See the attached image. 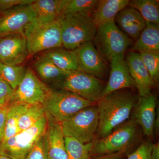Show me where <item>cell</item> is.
I'll return each instance as SVG.
<instances>
[{"label": "cell", "mask_w": 159, "mask_h": 159, "mask_svg": "<svg viewBox=\"0 0 159 159\" xmlns=\"http://www.w3.org/2000/svg\"><path fill=\"white\" fill-rule=\"evenodd\" d=\"M139 125L133 119L122 123L106 136L93 142L91 154L104 155L124 152L137 142Z\"/></svg>", "instance_id": "4"}, {"label": "cell", "mask_w": 159, "mask_h": 159, "mask_svg": "<svg viewBox=\"0 0 159 159\" xmlns=\"http://www.w3.org/2000/svg\"><path fill=\"white\" fill-rule=\"evenodd\" d=\"M132 90L115 91L97 101L99 125L96 136L98 139L106 136L129 119L139 98Z\"/></svg>", "instance_id": "1"}, {"label": "cell", "mask_w": 159, "mask_h": 159, "mask_svg": "<svg viewBox=\"0 0 159 159\" xmlns=\"http://www.w3.org/2000/svg\"><path fill=\"white\" fill-rule=\"evenodd\" d=\"M159 129V107L157 106L156 109V114L155 119L154 122V133H158Z\"/></svg>", "instance_id": "38"}, {"label": "cell", "mask_w": 159, "mask_h": 159, "mask_svg": "<svg viewBox=\"0 0 159 159\" xmlns=\"http://www.w3.org/2000/svg\"><path fill=\"white\" fill-rule=\"evenodd\" d=\"M24 34L29 54L62 47L61 27L58 19L42 25H30Z\"/></svg>", "instance_id": "8"}, {"label": "cell", "mask_w": 159, "mask_h": 159, "mask_svg": "<svg viewBox=\"0 0 159 159\" xmlns=\"http://www.w3.org/2000/svg\"><path fill=\"white\" fill-rule=\"evenodd\" d=\"M99 2V1L97 0H68L61 15L69 13H84L92 16Z\"/></svg>", "instance_id": "29"}, {"label": "cell", "mask_w": 159, "mask_h": 159, "mask_svg": "<svg viewBox=\"0 0 159 159\" xmlns=\"http://www.w3.org/2000/svg\"><path fill=\"white\" fill-rule=\"evenodd\" d=\"M26 159H48L46 134L38 140L29 152Z\"/></svg>", "instance_id": "31"}, {"label": "cell", "mask_w": 159, "mask_h": 159, "mask_svg": "<svg viewBox=\"0 0 159 159\" xmlns=\"http://www.w3.org/2000/svg\"><path fill=\"white\" fill-rule=\"evenodd\" d=\"M73 51L80 70L99 79L105 77L107 71L106 63L93 41L84 43Z\"/></svg>", "instance_id": "12"}, {"label": "cell", "mask_w": 159, "mask_h": 159, "mask_svg": "<svg viewBox=\"0 0 159 159\" xmlns=\"http://www.w3.org/2000/svg\"><path fill=\"white\" fill-rule=\"evenodd\" d=\"M65 144L69 159H88L93 148V142L84 143L70 137H65Z\"/></svg>", "instance_id": "26"}, {"label": "cell", "mask_w": 159, "mask_h": 159, "mask_svg": "<svg viewBox=\"0 0 159 159\" xmlns=\"http://www.w3.org/2000/svg\"><path fill=\"white\" fill-rule=\"evenodd\" d=\"M34 0H0V11L6 10L20 5H30Z\"/></svg>", "instance_id": "34"}, {"label": "cell", "mask_w": 159, "mask_h": 159, "mask_svg": "<svg viewBox=\"0 0 159 159\" xmlns=\"http://www.w3.org/2000/svg\"><path fill=\"white\" fill-rule=\"evenodd\" d=\"M139 54L151 78L157 83L159 77V51H141Z\"/></svg>", "instance_id": "30"}, {"label": "cell", "mask_w": 159, "mask_h": 159, "mask_svg": "<svg viewBox=\"0 0 159 159\" xmlns=\"http://www.w3.org/2000/svg\"><path fill=\"white\" fill-rule=\"evenodd\" d=\"M34 66L40 77L47 81L62 80L70 73L58 68L43 54L34 61Z\"/></svg>", "instance_id": "23"}, {"label": "cell", "mask_w": 159, "mask_h": 159, "mask_svg": "<svg viewBox=\"0 0 159 159\" xmlns=\"http://www.w3.org/2000/svg\"><path fill=\"white\" fill-rule=\"evenodd\" d=\"M153 144L150 141L142 142L127 159H151Z\"/></svg>", "instance_id": "32"}, {"label": "cell", "mask_w": 159, "mask_h": 159, "mask_svg": "<svg viewBox=\"0 0 159 159\" xmlns=\"http://www.w3.org/2000/svg\"><path fill=\"white\" fill-rule=\"evenodd\" d=\"M110 61L109 78L102 91L101 98L115 91L124 89H133L135 88L124 56H116Z\"/></svg>", "instance_id": "14"}, {"label": "cell", "mask_w": 159, "mask_h": 159, "mask_svg": "<svg viewBox=\"0 0 159 159\" xmlns=\"http://www.w3.org/2000/svg\"><path fill=\"white\" fill-rule=\"evenodd\" d=\"M96 104L74 93L63 90H52L43 106L46 116L60 123L83 109Z\"/></svg>", "instance_id": "3"}, {"label": "cell", "mask_w": 159, "mask_h": 159, "mask_svg": "<svg viewBox=\"0 0 159 159\" xmlns=\"http://www.w3.org/2000/svg\"><path fill=\"white\" fill-rule=\"evenodd\" d=\"M115 21L125 33L134 40L139 37L146 25V21L139 11L129 6L119 11Z\"/></svg>", "instance_id": "19"}, {"label": "cell", "mask_w": 159, "mask_h": 159, "mask_svg": "<svg viewBox=\"0 0 159 159\" xmlns=\"http://www.w3.org/2000/svg\"><path fill=\"white\" fill-rule=\"evenodd\" d=\"M10 105V103L0 105V145L2 142L4 137L6 115Z\"/></svg>", "instance_id": "35"}, {"label": "cell", "mask_w": 159, "mask_h": 159, "mask_svg": "<svg viewBox=\"0 0 159 159\" xmlns=\"http://www.w3.org/2000/svg\"><path fill=\"white\" fill-rule=\"evenodd\" d=\"M29 105L19 102L10 103L6 115L4 137L1 144L19 132L18 127L19 119L21 115L25 111Z\"/></svg>", "instance_id": "24"}, {"label": "cell", "mask_w": 159, "mask_h": 159, "mask_svg": "<svg viewBox=\"0 0 159 159\" xmlns=\"http://www.w3.org/2000/svg\"><path fill=\"white\" fill-rule=\"evenodd\" d=\"M29 54L25 35L13 34L0 38V62L18 65Z\"/></svg>", "instance_id": "13"}, {"label": "cell", "mask_w": 159, "mask_h": 159, "mask_svg": "<svg viewBox=\"0 0 159 159\" xmlns=\"http://www.w3.org/2000/svg\"><path fill=\"white\" fill-rule=\"evenodd\" d=\"M129 0H101L92 17L97 27L115 21L119 11L128 6Z\"/></svg>", "instance_id": "20"}, {"label": "cell", "mask_w": 159, "mask_h": 159, "mask_svg": "<svg viewBox=\"0 0 159 159\" xmlns=\"http://www.w3.org/2000/svg\"><path fill=\"white\" fill-rule=\"evenodd\" d=\"M43 55L62 70L70 73L80 70L77 57L73 51L57 48L45 52Z\"/></svg>", "instance_id": "22"}, {"label": "cell", "mask_w": 159, "mask_h": 159, "mask_svg": "<svg viewBox=\"0 0 159 159\" xmlns=\"http://www.w3.org/2000/svg\"><path fill=\"white\" fill-rule=\"evenodd\" d=\"M36 14L30 5H20L3 11L0 16V38L13 34L25 35Z\"/></svg>", "instance_id": "11"}, {"label": "cell", "mask_w": 159, "mask_h": 159, "mask_svg": "<svg viewBox=\"0 0 159 159\" xmlns=\"http://www.w3.org/2000/svg\"><path fill=\"white\" fill-rule=\"evenodd\" d=\"M60 124L65 137H73L84 143L93 142L99 125L97 106L83 109Z\"/></svg>", "instance_id": "6"}, {"label": "cell", "mask_w": 159, "mask_h": 159, "mask_svg": "<svg viewBox=\"0 0 159 159\" xmlns=\"http://www.w3.org/2000/svg\"><path fill=\"white\" fill-rule=\"evenodd\" d=\"M26 70L27 69L19 65H11L0 62V77L14 90L21 82Z\"/></svg>", "instance_id": "27"}, {"label": "cell", "mask_w": 159, "mask_h": 159, "mask_svg": "<svg viewBox=\"0 0 159 159\" xmlns=\"http://www.w3.org/2000/svg\"><path fill=\"white\" fill-rule=\"evenodd\" d=\"M0 159H11L8 157L0 154Z\"/></svg>", "instance_id": "39"}, {"label": "cell", "mask_w": 159, "mask_h": 159, "mask_svg": "<svg viewBox=\"0 0 159 159\" xmlns=\"http://www.w3.org/2000/svg\"><path fill=\"white\" fill-rule=\"evenodd\" d=\"M93 40L102 57L110 60L116 56H124L131 43L130 39L119 29L115 21L97 27Z\"/></svg>", "instance_id": "7"}, {"label": "cell", "mask_w": 159, "mask_h": 159, "mask_svg": "<svg viewBox=\"0 0 159 159\" xmlns=\"http://www.w3.org/2000/svg\"><path fill=\"white\" fill-rule=\"evenodd\" d=\"M14 93V90L0 77V105L10 103Z\"/></svg>", "instance_id": "33"}, {"label": "cell", "mask_w": 159, "mask_h": 159, "mask_svg": "<svg viewBox=\"0 0 159 159\" xmlns=\"http://www.w3.org/2000/svg\"><path fill=\"white\" fill-rule=\"evenodd\" d=\"M45 116V113L42 104L37 103L29 105L19 119V130L20 132L30 128Z\"/></svg>", "instance_id": "28"}, {"label": "cell", "mask_w": 159, "mask_h": 159, "mask_svg": "<svg viewBox=\"0 0 159 159\" xmlns=\"http://www.w3.org/2000/svg\"><path fill=\"white\" fill-rule=\"evenodd\" d=\"M123 152H117L101 156L95 159H122Z\"/></svg>", "instance_id": "36"}, {"label": "cell", "mask_w": 159, "mask_h": 159, "mask_svg": "<svg viewBox=\"0 0 159 159\" xmlns=\"http://www.w3.org/2000/svg\"><path fill=\"white\" fill-rule=\"evenodd\" d=\"M157 99L150 94L145 97H139L133 109L135 122L142 127L144 134L149 139L154 134V122L157 107Z\"/></svg>", "instance_id": "15"}, {"label": "cell", "mask_w": 159, "mask_h": 159, "mask_svg": "<svg viewBox=\"0 0 159 159\" xmlns=\"http://www.w3.org/2000/svg\"><path fill=\"white\" fill-rule=\"evenodd\" d=\"M52 90L28 67L21 82L14 90L10 103L43 104Z\"/></svg>", "instance_id": "10"}, {"label": "cell", "mask_w": 159, "mask_h": 159, "mask_svg": "<svg viewBox=\"0 0 159 159\" xmlns=\"http://www.w3.org/2000/svg\"><path fill=\"white\" fill-rule=\"evenodd\" d=\"M151 159H159V142H157L156 144H153Z\"/></svg>", "instance_id": "37"}, {"label": "cell", "mask_w": 159, "mask_h": 159, "mask_svg": "<svg viewBox=\"0 0 159 159\" xmlns=\"http://www.w3.org/2000/svg\"><path fill=\"white\" fill-rule=\"evenodd\" d=\"M126 62L139 97L150 95L155 84L142 62L140 54L134 51L129 52L127 54Z\"/></svg>", "instance_id": "16"}, {"label": "cell", "mask_w": 159, "mask_h": 159, "mask_svg": "<svg viewBox=\"0 0 159 159\" xmlns=\"http://www.w3.org/2000/svg\"><path fill=\"white\" fill-rule=\"evenodd\" d=\"M158 0H133L129 1L128 6L139 11L146 21L159 24Z\"/></svg>", "instance_id": "25"}, {"label": "cell", "mask_w": 159, "mask_h": 159, "mask_svg": "<svg viewBox=\"0 0 159 159\" xmlns=\"http://www.w3.org/2000/svg\"><path fill=\"white\" fill-rule=\"evenodd\" d=\"M46 116L48 120L46 138L48 159H69L65 144V136L60 124Z\"/></svg>", "instance_id": "18"}, {"label": "cell", "mask_w": 159, "mask_h": 159, "mask_svg": "<svg viewBox=\"0 0 159 159\" xmlns=\"http://www.w3.org/2000/svg\"><path fill=\"white\" fill-rule=\"evenodd\" d=\"M61 27L62 47L73 51L88 42L92 41L97 27L90 15L69 13L58 18Z\"/></svg>", "instance_id": "2"}, {"label": "cell", "mask_w": 159, "mask_h": 159, "mask_svg": "<svg viewBox=\"0 0 159 159\" xmlns=\"http://www.w3.org/2000/svg\"><path fill=\"white\" fill-rule=\"evenodd\" d=\"M132 49L139 52L159 51V25L146 21L145 28L136 40Z\"/></svg>", "instance_id": "21"}, {"label": "cell", "mask_w": 159, "mask_h": 159, "mask_svg": "<svg viewBox=\"0 0 159 159\" xmlns=\"http://www.w3.org/2000/svg\"><path fill=\"white\" fill-rule=\"evenodd\" d=\"M61 88L91 102L101 98L104 86L100 79L81 70L70 72L61 80Z\"/></svg>", "instance_id": "9"}, {"label": "cell", "mask_w": 159, "mask_h": 159, "mask_svg": "<svg viewBox=\"0 0 159 159\" xmlns=\"http://www.w3.org/2000/svg\"><path fill=\"white\" fill-rule=\"evenodd\" d=\"M48 120L46 116L33 126L21 131L0 145V154L11 159H26L34 144L46 134Z\"/></svg>", "instance_id": "5"}, {"label": "cell", "mask_w": 159, "mask_h": 159, "mask_svg": "<svg viewBox=\"0 0 159 159\" xmlns=\"http://www.w3.org/2000/svg\"><path fill=\"white\" fill-rule=\"evenodd\" d=\"M2 12H1V11H0V16H1V13H2Z\"/></svg>", "instance_id": "40"}, {"label": "cell", "mask_w": 159, "mask_h": 159, "mask_svg": "<svg viewBox=\"0 0 159 159\" xmlns=\"http://www.w3.org/2000/svg\"><path fill=\"white\" fill-rule=\"evenodd\" d=\"M68 0H34L31 4L36 17L30 24L42 25L57 20L62 13Z\"/></svg>", "instance_id": "17"}]
</instances>
